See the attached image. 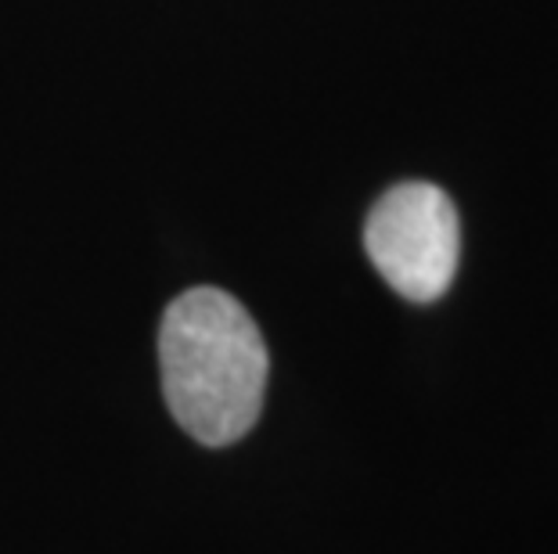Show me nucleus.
I'll return each mask as SVG.
<instances>
[{
  "label": "nucleus",
  "instance_id": "2",
  "mask_svg": "<svg viewBox=\"0 0 558 554\" xmlns=\"http://www.w3.org/2000/svg\"><path fill=\"white\" fill-rule=\"evenodd\" d=\"M364 249L386 285L411 303H433L450 288L461 253L454 202L436 184H397L364 223Z\"/></svg>",
  "mask_w": 558,
  "mask_h": 554
},
{
  "label": "nucleus",
  "instance_id": "1",
  "mask_svg": "<svg viewBox=\"0 0 558 554\" xmlns=\"http://www.w3.org/2000/svg\"><path fill=\"white\" fill-rule=\"evenodd\" d=\"M159 368L170 415L206 446L242 440L264 410V335L220 288H192L170 303L159 328Z\"/></svg>",
  "mask_w": 558,
  "mask_h": 554
}]
</instances>
